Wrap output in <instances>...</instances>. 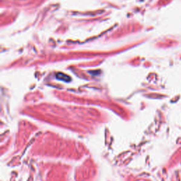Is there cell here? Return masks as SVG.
Listing matches in <instances>:
<instances>
[{"mask_svg": "<svg viewBox=\"0 0 181 181\" xmlns=\"http://www.w3.org/2000/svg\"><path fill=\"white\" fill-rule=\"evenodd\" d=\"M57 78H58V79L62 80V81H66V82L69 81L71 80V79L68 77V76L65 75V74H61V73L58 74L57 75Z\"/></svg>", "mask_w": 181, "mask_h": 181, "instance_id": "cell-1", "label": "cell"}]
</instances>
